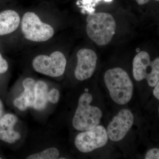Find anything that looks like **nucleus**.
Instances as JSON below:
<instances>
[{
	"label": "nucleus",
	"mask_w": 159,
	"mask_h": 159,
	"mask_svg": "<svg viewBox=\"0 0 159 159\" xmlns=\"http://www.w3.org/2000/svg\"><path fill=\"white\" fill-rule=\"evenodd\" d=\"M19 31L27 41L32 43H43L54 37L55 29L51 18L36 11H29L21 15Z\"/></svg>",
	"instance_id": "nucleus-1"
},
{
	"label": "nucleus",
	"mask_w": 159,
	"mask_h": 159,
	"mask_svg": "<svg viewBox=\"0 0 159 159\" xmlns=\"http://www.w3.org/2000/svg\"><path fill=\"white\" fill-rule=\"evenodd\" d=\"M111 98L119 105L127 104L133 94L134 85L127 72L120 67L109 69L104 76Z\"/></svg>",
	"instance_id": "nucleus-2"
},
{
	"label": "nucleus",
	"mask_w": 159,
	"mask_h": 159,
	"mask_svg": "<svg viewBox=\"0 0 159 159\" xmlns=\"http://www.w3.org/2000/svg\"><path fill=\"white\" fill-rule=\"evenodd\" d=\"M86 31L88 36L99 46L108 44L112 39L116 29V23L111 15L97 12L88 16Z\"/></svg>",
	"instance_id": "nucleus-3"
},
{
	"label": "nucleus",
	"mask_w": 159,
	"mask_h": 159,
	"mask_svg": "<svg viewBox=\"0 0 159 159\" xmlns=\"http://www.w3.org/2000/svg\"><path fill=\"white\" fill-rule=\"evenodd\" d=\"M93 100V96L89 93H84L80 97L78 106L72 120V124L76 130H89L100 123L102 116V111L91 105Z\"/></svg>",
	"instance_id": "nucleus-4"
},
{
	"label": "nucleus",
	"mask_w": 159,
	"mask_h": 159,
	"mask_svg": "<svg viewBox=\"0 0 159 159\" xmlns=\"http://www.w3.org/2000/svg\"><path fill=\"white\" fill-rule=\"evenodd\" d=\"M48 52L37 54L32 60L34 70L52 77L62 76L65 71L67 61L65 54L58 50H47Z\"/></svg>",
	"instance_id": "nucleus-5"
},
{
	"label": "nucleus",
	"mask_w": 159,
	"mask_h": 159,
	"mask_svg": "<svg viewBox=\"0 0 159 159\" xmlns=\"http://www.w3.org/2000/svg\"><path fill=\"white\" fill-rule=\"evenodd\" d=\"M133 74L138 81L146 80L148 85L154 87L159 81V58L152 61L148 52L140 51L133 61Z\"/></svg>",
	"instance_id": "nucleus-6"
},
{
	"label": "nucleus",
	"mask_w": 159,
	"mask_h": 159,
	"mask_svg": "<svg viewBox=\"0 0 159 159\" xmlns=\"http://www.w3.org/2000/svg\"><path fill=\"white\" fill-rule=\"evenodd\" d=\"M106 129L101 125L78 134L75 139V145L83 153H88L103 147L108 141Z\"/></svg>",
	"instance_id": "nucleus-7"
},
{
	"label": "nucleus",
	"mask_w": 159,
	"mask_h": 159,
	"mask_svg": "<svg viewBox=\"0 0 159 159\" xmlns=\"http://www.w3.org/2000/svg\"><path fill=\"white\" fill-rule=\"evenodd\" d=\"M134 122V116L130 110L123 109L113 118L109 123L107 133L111 141L119 142L122 140L129 131Z\"/></svg>",
	"instance_id": "nucleus-8"
},
{
	"label": "nucleus",
	"mask_w": 159,
	"mask_h": 159,
	"mask_svg": "<svg viewBox=\"0 0 159 159\" xmlns=\"http://www.w3.org/2000/svg\"><path fill=\"white\" fill-rule=\"evenodd\" d=\"M77 64L74 71L76 79L83 81L90 78L97 66V56L89 49H80L77 53Z\"/></svg>",
	"instance_id": "nucleus-9"
},
{
	"label": "nucleus",
	"mask_w": 159,
	"mask_h": 159,
	"mask_svg": "<svg viewBox=\"0 0 159 159\" xmlns=\"http://www.w3.org/2000/svg\"><path fill=\"white\" fill-rule=\"evenodd\" d=\"M21 15L16 10L7 9L0 11V36L15 33L19 30Z\"/></svg>",
	"instance_id": "nucleus-10"
},
{
	"label": "nucleus",
	"mask_w": 159,
	"mask_h": 159,
	"mask_svg": "<svg viewBox=\"0 0 159 159\" xmlns=\"http://www.w3.org/2000/svg\"><path fill=\"white\" fill-rule=\"evenodd\" d=\"M17 122V118L12 114H6L0 120V140L9 143H13L20 140L21 135L13 129Z\"/></svg>",
	"instance_id": "nucleus-11"
},
{
	"label": "nucleus",
	"mask_w": 159,
	"mask_h": 159,
	"mask_svg": "<svg viewBox=\"0 0 159 159\" xmlns=\"http://www.w3.org/2000/svg\"><path fill=\"white\" fill-rule=\"evenodd\" d=\"M48 86L42 80L35 83L34 89V102L33 107L37 110H42L46 107L48 102Z\"/></svg>",
	"instance_id": "nucleus-12"
},
{
	"label": "nucleus",
	"mask_w": 159,
	"mask_h": 159,
	"mask_svg": "<svg viewBox=\"0 0 159 159\" xmlns=\"http://www.w3.org/2000/svg\"><path fill=\"white\" fill-rule=\"evenodd\" d=\"M35 83V80L31 78H26L23 82V85L25 88L24 92L27 97L29 107H32L34 105Z\"/></svg>",
	"instance_id": "nucleus-13"
},
{
	"label": "nucleus",
	"mask_w": 159,
	"mask_h": 159,
	"mask_svg": "<svg viewBox=\"0 0 159 159\" xmlns=\"http://www.w3.org/2000/svg\"><path fill=\"white\" fill-rule=\"evenodd\" d=\"M59 156V152L57 148L52 147L47 148L41 152L33 154L27 159H56Z\"/></svg>",
	"instance_id": "nucleus-14"
},
{
	"label": "nucleus",
	"mask_w": 159,
	"mask_h": 159,
	"mask_svg": "<svg viewBox=\"0 0 159 159\" xmlns=\"http://www.w3.org/2000/svg\"><path fill=\"white\" fill-rule=\"evenodd\" d=\"M13 104L20 111H25L29 107L27 97L24 92L19 97L15 99Z\"/></svg>",
	"instance_id": "nucleus-15"
},
{
	"label": "nucleus",
	"mask_w": 159,
	"mask_h": 159,
	"mask_svg": "<svg viewBox=\"0 0 159 159\" xmlns=\"http://www.w3.org/2000/svg\"><path fill=\"white\" fill-rule=\"evenodd\" d=\"M59 92L57 89H52L49 93H48V100L52 103H57L59 100Z\"/></svg>",
	"instance_id": "nucleus-16"
},
{
	"label": "nucleus",
	"mask_w": 159,
	"mask_h": 159,
	"mask_svg": "<svg viewBox=\"0 0 159 159\" xmlns=\"http://www.w3.org/2000/svg\"><path fill=\"white\" fill-rule=\"evenodd\" d=\"M145 159H159V148H153L148 150L145 155Z\"/></svg>",
	"instance_id": "nucleus-17"
},
{
	"label": "nucleus",
	"mask_w": 159,
	"mask_h": 159,
	"mask_svg": "<svg viewBox=\"0 0 159 159\" xmlns=\"http://www.w3.org/2000/svg\"><path fill=\"white\" fill-rule=\"evenodd\" d=\"M9 65L8 62L0 53V74H4L8 70Z\"/></svg>",
	"instance_id": "nucleus-18"
},
{
	"label": "nucleus",
	"mask_w": 159,
	"mask_h": 159,
	"mask_svg": "<svg viewBox=\"0 0 159 159\" xmlns=\"http://www.w3.org/2000/svg\"><path fill=\"white\" fill-rule=\"evenodd\" d=\"M153 90V94L154 96L156 97L158 100L159 99V82L157 83L156 85L154 87Z\"/></svg>",
	"instance_id": "nucleus-19"
},
{
	"label": "nucleus",
	"mask_w": 159,
	"mask_h": 159,
	"mask_svg": "<svg viewBox=\"0 0 159 159\" xmlns=\"http://www.w3.org/2000/svg\"><path fill=\"white\" fill-rule=\"evenodd\" d=\"M150 0H136V2L139 4V5H144L145 4H147ZM157 2H159V0H155Z\"/></svg>",
	"instance_id": "nucleus-20"
},
{
	"label": "nucleus",
	"mask_w": 159,
	"mask_h": 159,
	"mask_svg": "<svg viewBox=\"0 0 159 159\" xmlns=\"http://www.w3.org/2000/svg\"><path fill=\"white\" fill-rule=\"evenodd\" d=\"M3 112V106L2 101L0 100V120L1 118L2 117V114Z\"/></svg>",
	"instance_id": "nucleus-21"
},
{
	"label": "nucleus",
	"mask_w": 159,
	"mask_h": 159,
	"mask_svg": "<svg viewBox=\"0 0 159 159\" xmlns=\"http://www.w3.org/2000/svg\"><path fill=\"white\" fill-rule=\"evenodd\" d=\"M2 159V158L0 157V159Z\"/></svg>",
	"instance_id": "nucleus-22"
},
{
	"label": "nucleus",
	"mask_w": 159,
	"mask_h": 159,
	"mask_svg": "<svg viewBox=\"0 0 159 159\" xmlns=\"http://www.w3.org/2000/svg\"></svg>",
	"instance_id": "nucleus-23"
}]
</instances>
